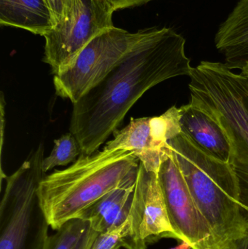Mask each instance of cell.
Here are the masks:
<instances>
[{
  "mask_svg": "<svg viewBox=\"0 0 248 249\" xmlns=\"http://www.w3.org/2000/svg\"><path fill=\"white\" fill-rule=\"evenodd\" d=\"M99 232L80 218L68 220L48 236L43 249H91Z\"/></svg>",
  "mask_w": 248,
  "mask_h": 249,
  "instance_id": "obj_15",
  "label": "cell"
},
{
  "mask_svg": "<svg viewBox=\"0 0 248 249\" xmlns=\"http://www.w3.org/2000/svg\"><path fill=\"white\" fill-rule=\"evenodd\" d=\"M158 178L170 224L182 242L189 243L192 249H215L211 228L197 207L171 151L160 166Z\"/></svg>",
  "mask_w": 248,
  "mask_h": 249,
  "instance_id": "obj_10",
  "label": "cell"
},
{
  "mask_svg": "<svg viewBox=\"0 0 248 249\" xmlns=\"http://www.w3.org/2000/svg\"><path fill=\"white\" fill-rule=\"evenodd\" d=\"M83 153L77 138L69 132L54 141V146L49 156L44 158L42 171L45 174L56 166H65L77 160Z\"/></svg>",
  "mask_w": 248,
  "mask_h": 249,
  "instance_id": "obj_16",
  "label": "cell"
},
{
  "mask_svg": "<svg viewBox=\"0 0 248 249\" xmlns=\"http://www.w3.org/2000/svg\"><path fill=\"white\" fill-rule=\"evenodd\" d=\"M197 207L208 222L215 249L247 222L235 175L228 162L204 152L181 132L168 142Z\"/></svg>",
  "mask_w": 248,
  "mask_h": 249,
  "instance_id": "obj_4",
  "label": "cell"
},
{
  "mask_svg": "<svg viewBox=\"0 0 248 249\" xmlns=\"http://www.w3.org/2000/svg\"><path fill=\"white\" fill-rule=\"evenodd\" d=\"M186 39L170 28L144 31L131 52L78 102L73 104L70 132L83 154L97 152L137 101L151 88L193 67Z\"/></svg>",
  "mask_w": 248,
  "mask_h": 249,
  "instance_id": "obj_1",
  "label": "cell"
},
{
  "mask_svg": "<svg viewBox=\"0 0 248 249\" xmlns=\"http://www.w3.org/2000/svg\"><path fill=\"white\" fill-rule=\"evenodd\" d=\"M190 104L212 117L231 146L230 163L248 218V78L225 64L201 61L189 75Z\"/></svg>",
  "mask_w": 248,
  "mask_h": 249,
  "instance_id": "obj_3",
  "label": "cell"
},
{
  "mask_svg": "<svg viewBox=\"0 0 248 249\" xmlns=\"http://www.w3.org/2000/svg\"><path fill=\"white\" fill-rule=\"evenodd\" d=\"M0 23L44 36L56 22L45 0H0Z\"/></svg>",
  "mask_w": 248,
  "mask_h": 249,
  "instance_id": "obj_14",
  "label": "cell"
},
{
  "mask_svg": "<svg viewBox=\"0 0 248 249\" xmlns=\"http://www.w3.org/2000/svg\"><path fill=\"white\" fill-rule=\"evenodd\" d=\"M115 9L109 0H74L65 18L44 36L43 61L54 75L72 64L82 50L96 36L113 27Z\"/></svg>",
  "mask_w": 248,
  "mask_h": 249,
  "instance_id": "obj_7",
  "label": "cell"
},
{
  "mask_svg": "<svg viewBox=\"0 0 248 249\" xmlns=\"http://www.w3.org/2000/svg\"><path fill=\"white\" fill-rule=\"evenodd\" d=\"M45 148L40 143L12 175L0 203V249H43L50 225L41 206L38 189Z\"/></svg>",
  "mask_w": 248,
  "mask_h": 249,
  "instance_id": "obj_5",
  "label": "cell"
},
{
  "mask_svg": "<svg viewBox=\"0 0 248 249\" xmlns=\"http://www.w3.org/2000/svg\"><path fill=\"white\" fill-rule=\"evenodd\" d=\"M131 237L126 249H147L162 238L182 242L170 224L158 174L140 162L130 213Z\"/></svg>",
  "mask_w": 248,
  "mask_h": 249,
  "instance_id": "obj_9",
  "label": "cell"
},
{
  "mask_svg": "<svg viewBox=\"0 0 248 249\" xmlns=\"http://www.w3.org/2000/svg\"><path fill=\"white\" fill-rule=\"evenodd\" d=\"M181 132L208 155L224 162H230L231 146L219 124L190 103L181 107Z\"/></svg>",
  "mask_w": 248,
  "mask_h": 249,
  "instance_id": "obj_11",
  "label": "cell"
},
{
  "mask_svg": "<svg viewBox=\"0 0 248 249\" xmlns=\"http://www.w3.org/2000/svg\"><path fill=\"white\" fill-rule=\"evenodd\" d=\"M140 161L128 151L103 148L82 153L68 168L45 176L38 189L41 206L50 226L57 231L78 217L100 197L138 173Z\"/></svg>",
  "mask_w": 248,
  "mask_h": 249,
  "instance_id": "obj_2",
  "label": "cell"
},
{
  "mask_svg": "<svg viewBox=\"0 0 248 249\" xmlns=\"http://www.w3.org/2000/svg\"><path fill=\"white\" fill-rule=\"evenodd\" d=\"M169 249H192V247L186 241H182V244H179L177 247Z\"/></svg>",
  "mask_w": 248,
  "mask_h": 249,
  "instance_id": "obj_21",
  "label": "cell"
},
{
  "mask_svg": "<svg viewBox=\"0 0 248 249\" xmlns=\"http://www.w3.org/2000/svg\"><path fill=\"white\" fill-rule=\"evenodd\" d=\"M180 116V108L173 106L160 116L132 118L103 148L132 152L147 171L158 174L170 155L168 142L181 133Z\"/></svg>",
  "mask_w": 248,
  "mask_h": 249,
  "instance_id": "obj_8",
  "label": "cell"
},
{
  "mask_svg": "<svg viewBox=\"0 0 248 249\" xmlns=\"http://www.w3.org/2000/svg\"><path fill=\"white\" fill-rule=\"evenodd\" d=\"M241 73L243 75L246 76V77L248 78V65L247 67H245L243 70H241Z\"/></svg>",
  "mask_w": 248,
  "mask_h": 249,
  "instance_id": "obj_22",
  "label": "cell"
},
{
  "mask_svg": "<svg viewBox=\"0 0 248 249\" xmlns=\"http://www.w3.org/2000/svg\"><path fill=\"white\" fill-rule=\"evenodd\" d=\"M144 31L131 33L113 26L99 34L82 50L69 67L54 75L57 96L72 104L78 102L131 52Z\"/></svg>",
  "mask_w": 248,
  "mask_h": 249,
  "instance_id": "obj_6",
  "label": "cell"
},
{
  "mask_svg": "<svg viewBox=\"0 0 248 249\" xmlns=\"http://www.w3.org/2000/svg\"><path fill=\"white\" fill-rule=\"evenodd\" d=\"M130 219L116 229L99 233L91 249H119L127 248L131 237Z\"/></svg>",
  "mask_w": 248,
  "mask_h": 249,
  "instance_id": "obj_17",
  "label": "cell"
},
{
  "mask_svg": "<svg viewBox=\"0 0 248 249\" xmlns=\"http://www.w3.org/2000/svg\"><path fill=\"white\" fill-rule=\"evenodd\" d=\"M216 249H248V219L241 231L227 238Z\"/></svg>",
  "mask_w": 248,
  "mask_h": 249,
  "instance_id": "obj_18",
  "label": "cell"
},
{
  "mask_svg": "<svg viewBox=\"0 0 248 249\" xmlns=\"http://www.w3.org/2000/svg\"><path fill=\"white\" fill-rule=\"evenodd\" d=\"M137 174L106 193L77 218L90 222L93 230L99 233L123 225L130 218Z\"/></svg>",
  "mask_w": 248,
  "mask_h": 249,
  "instance_id": "obj_12",
  "label": "cell"
},
{
  "mask_svg": "<svg viewBox=\"0 0 248 249\" xmlns=\"http://www.w3.org/2000/svg\"><path fill=\"white\" fill-rule=\"evenodd\" d=\"M52 11L56 23L66 17L74 0H45Z\"/></svg>",
  "mask_w": 248,
  "mask_h": 249,
  "instance_id": "obj_19",
  "label": "cell"
},
{
  "mask_svg": "<svg viewBox=\"0 0 248 249\" xmlns=\"http://www.w3.org/2000/svg\"><path fill=\"white\" fill-rule=\"evenodd\" d=\"M217 50L231 70L248 65V0H240L227 18L220 25L215 36Z\"/></svg>",
  "mask_w": 248,
  "mask_h": 249,
  "instance_id": "obj_13",
  "label": "cell"
},
{
  "mask_svg": "<svg viewBox=\"0 0 248 249\" xmlns=\"http://www.w3.org/2000/svg\"><path fill=\"white\" fill-rule=\"evenodd\" d=\"M115 10L119 9L129 8L147 4L153 0H109Z\"/></svg>",
  "mask_w": 248,
  "mask_h": 249,
  "instance_id": "obj_20",
  "label": "cell"
}]
</instances>
